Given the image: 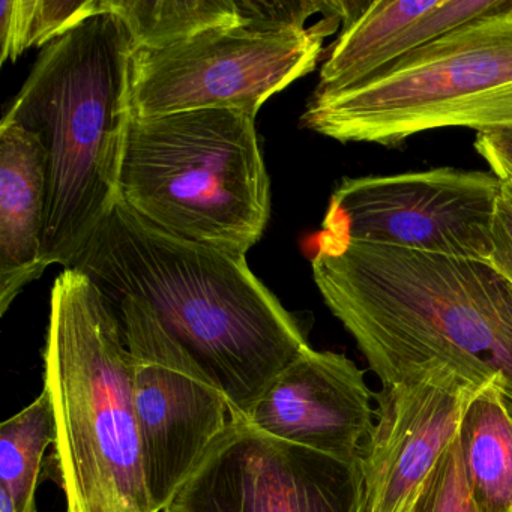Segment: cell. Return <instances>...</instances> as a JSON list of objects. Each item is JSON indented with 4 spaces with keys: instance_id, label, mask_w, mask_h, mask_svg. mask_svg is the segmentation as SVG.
<instances>
[{
    "instance_id": "6da1fadb",
    "label": "cell",
    "mask_w": 512,
    "mask_h": 512,
    "mask_svg": "<svg viewBox=\"0 0 512 512\" xmlns=\"http://www.w3.org/2000/svg\"><path fill=\"white\" fill-rule=\"evenodd\" d=\"M313 278L382 386L446 365L499 386L512 410V283L487 260L322 232Z\"/></svg>"
},
{
    "instance_id": "7a4b0ae2",
    "label": "cell",
    "mask_w": 512,
    "mask_h": 512,
    "mask_svg": "<svg viewBox=\"0 0 512 512\" xmlns=\"http://www.w3.org/2000/svg\"><path fill=\"white\" fill-rule=\"evenodd\" d=\"M73 268L110 301L146 305L232 413H247L311 347L301 322L257 280L245 256L170 235L121 199Z\"/></svg>"
},
{
    "instance_id": "3957f363",
    "label": "cell",
    "mask_w": 512,
    "mask_h": 512,
    "mask_svg": "<svg viewBox=\"0 0 512 512\" xmlns=\"http://www.w3.org/2000/svg\"><path fill=\"white\" fill-rule=\"evenodd\" d=\"M133 55L124 23L104 11L44 47L5 113L46 151V269L73 268L121 199Z\"/></svg>"
},
{
    "instance_id": "277c9868",
    "label": "cell",
    "mask_w": 512,
    "mask_h": 512,
    "mask_svg": "<svg viewBox=\"0 0 512 512\" xmlns=\"http://www.w3.org/2000/svg\"><path fill=\"white\" fill-rule=\"evenodd\" d=\"M43 359L67 512H152L131 353L118 311L79 269L53 284Z\"/></svg>"
},
{
    "instance_id": "5b68a950",
    "label": "cell",
    "mask_w": 512,
    "mask_h": 512,
    "mask_svg": "<svg viewBox=\"0 0 512 512\" xmlns=\"http://www.w3.org/2000/svg\"><path fill=\"white\" fill-rule=\"evenodd\" d=\"M254 116L194 110L131 118L119 196L164 232L245 256L271 212Z\"/></svg>"
},
{
    "instance_id": "8992f818",
    "label": "cell",
    "mask_w": 512,
    "mask_h": 512,
    "mask_svg": "<svg viewBox=\"0 0 512 512\" xmlns=\"http://www.w3.org/2000/svg\"><path fill=\"white\" fill-rule=\"evenodd\" d=\"M302 127L340 143L394 148L427 131L512 128V4L337 92L314 91Z\"/></svg>"
},
{
    "instance_id": "52a82bcc",
    "label": "cell",
    "mask_w": 512,
    "mask_h": 512,
    "mask_svg": "<svg viewBox=\"0 0 512 512\" xmlns=\"http://www.w3.org/2000/svg\"><path fill=\"white\" fill-rule=\"evenodd\" d=\"M338 20L310 28L239 22L167 49L134 52L133 116L214 109L256 118L269 98L314 71Z\"/></svg>"
},
{
    "instance_id": "ba28073f",
    "label": "cell",
    "mask_w": 512,
    "mask_h": 512,
    "mask_svg": "<svg viewBox=\"0 0 512 512\" xmlns=\"http://www.w3.org/2000/svg\"><path fill=\"white\" fill-rule=\"evenodd\" d=\"M502 191L493 173L452 167L346 178L329 200L323 232L341 241L487 260Z\"/></svg>"
},
{
    "instance_id": "9c48e42d",
    "label": "cell",
    "mask_w": 512,
    "mask_h": 512,
    "mask_svg": "<svg viewBox=\"0 0 512 512\" xmlns=\"http://www.w3.org/2000/svg\"><path fill=\"white\" fill-rule=\"evenodd\" d=\"M110 302L133 361V403L152 512H163L229 424L230 404L146 305L134 298Z\"/></svg>"
},
{
    "instance_id": "30bf717a",
    "label": "cell",
    "mask_w": 512,
    "mask_h": 512,
    "mask_svg": "<svg viewBox=\"0 0 512 512\" xmlns=\"http://www.w3.org/2000/svg\"><path fill=\"white\" fill-rule=\"evenodd\" d=\"M230 415L163 512H361L359 461L343 463Z\"/></svg>"
},
{
    "instance_id": "8fae6325",
    "label": "cell",
    "mask_w": 512,
    "mask_h": 512,
    "mask_svg": "<svg viewBox=\"0 0 512 512\" xmlns=\"http://www.w3.org/2000/svg\"><path fill=\"white\" fill-rule=\"evenodd\" d=\"M476 385L446 365H430L382 386L376 422L359 458L361 512H415L460 427Z\"/></svg>"
},
{
    "instance_id": "7c38bea8",
    "label": "cell",
    "mask_w": 512,
    "mask_h": 512,
    "mask_svg": "<svg viewBox=\"0 0 512 512\" xmlns=\"http://www.w3.org/2000/svg\"><path fill=\"white\" fill-rule=\"evenodd\" d=\"M242 416L262 433L347 464L358 463L376 422L365 371L341 353L313 347Z\"/></svg>"
},
{
    "instance_id": "4fadbf2b",
    "label": "cell",
    "mask_w": 512,
    "mask_h": 512,
    "mask_svg": "<svg viewBox=\"0 0 512 512\" xmlns=\"http://www.w3.org/2000/svg\"><path fill=\"white\" fill-rule=\"evenodd\" d=\"M512 0H379L349 4L344 28L320 70L316 92L350 88L472 20Z\"/></svg>"
},
{
    "instance_id": "5bb4252c",
    "label": "cell",
    "mask_w": 512,
    "mask_h": 512,
    "mask_svg": "<svg viewBox=\"0 0 512 512\" xmlns=\"http://www.w3.org/2000/svg\"><path fill=\"white\" fill-rule=\"evenodd\" d=\"M47 158L40 139L11 119L0 127V314L46 271Z\"/></svg>"
},
{
    "instance_id": "9a60e30c",
    "label": "cell",
    "mask_w": 512,
    "mask_h": 512,
    "mask_svg": "<svg viewBox=\"0 0 512 512\" xmlns=\"http://www.w3.org/2000/svg\"><path fill=\"white\" fill-rule=\"evenodd\" d=\"M461 458L479 512H512V412L499 386L488 383L464 409Z\"/></svg>"
},
{
    "instance_id": "2e32d148",
    "label": "cell",
    "mask_w": 512,
    "mask_h": 512,
    "mask_svg": "<svg viewBox=\"0 0 512 512\" xmlns=\"http://www.w3.org/2000/svg\"><path fill=\"white\" fill-rule=\"evenodd\" d=\"M121 19L134 52L163 50L202 32L244 22L238 0H103Z\"/></svg>"
},
{
    "instance_id": "e0dca14e",
    "label": "cell",
    "mask_w": 512,
    "mask_h": 512,
    "mask_svg": "<svg viewBox=\"0 0 512 512\" xmlns=\"http://www.w3.org/2000/svg\"><path fill=\"white\" fill-rule=\"evenodd\" d=\"M55 412L49 392L0 425V497L16 512L37 511L43 457L55 443Z\"/></svg>"
},
{
    "instance_id": "ac0fdd59",
    "label": "cell",
    "mask_w": 512,
    "mask_h": 512,
    "mask_svg": "<svg viewBox=\"0 0 512 512\" xmlns=\"http://www.w3.org/2000/svg\"><path fill=\"white\" fill-rule=\"evenodd\" d=\"M101 13L103 0H2L0 62H14L32 47L49 46Z\"/></svg>"
},
{
    "instance_id": "d6986e66",
    "label": "cell",
    "mask_w": 512,
    "mask_h": 512,
    "mask_svg": "<svg viewBox=\"0 0 512 512\" xmlns=\"http://www.w3.org/2000/svg\"><path fill=\"white\" fill-rule=\"evenodd\" d=\"M415 512H479L467 485L458 434L440 458Z\"/></svg>"
},
{
    "instance_id": "ffe728a7",
    "label": "cell",
    "mask_w": 512,
    "mask_h": 512,
    "mask_svg": "<svg viewBox=\"0 0 512 512\" xmlns=\"http://www.w3.org/2000/svg\"><path fill=\"white\" fill-rule=\"evenodd\" d=\"M493 248L487 262L512 283V196L503 187L491 227Z\"/></svg>"
},
{
    "instance_id": "44dd1931",
    "label": "cell",
    "mask_w": 512,
    "mask_h": 512,
    "mask_svg": "<svg viewBox=\"0 0 512 512\" xmlns=\"http://www.w3.org/2000/svg\"><path fill=\"white\" fill-rule=\"evenodd\" d=\"M475 149L500 181L512 179V128L478 133Z\"/></svg>"
},
{
    "instance_id": "7402d4cb",
    "label": "cell",
    "mask_w": 512,
    "mask_h": 512,
    "mask_svg": "<svg viewBox=\"0 0 512 512\" xmlns=\"http://www.w3.org/2000/svg\"><path fill=\"white\" fill-rule=\"evenodd\" d=\"M503 187H505V190L512 196V179H509V181H503Z\"/></svg>"
},
{
    "instance_id": "603a6c76",
    "label": "cell",
    "mask_w": 512,
    "mask_h": 512,
    "mask_svg": "<svg viewBox=\"0 0 512 512\" xmlns=\"http://www.w3.org/2000/svg\"><path fill=\"white\" fill-rule=\"evenodd\" d=\"M511 412H512V410H511Z\"/></svg>"
}]
</instances>
